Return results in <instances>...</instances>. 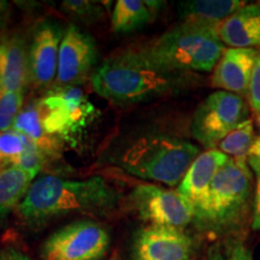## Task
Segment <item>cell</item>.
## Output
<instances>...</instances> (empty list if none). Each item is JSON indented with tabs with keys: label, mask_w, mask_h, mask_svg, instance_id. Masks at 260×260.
Listing matches in <instances>:
<instances>
[{
	"label": "cell",
	"mask_w": 260,
	"mask_h": 260,
	"mask_svg": "<svg viewBox=\"0 0 260 260\" xmlns=\"http://www.w3.org/2000/svg\"><path fill=\"white\" fill-rule=\"evenodd\" d=\"M119 199V191L103 177L67 180L46 175L32 182L23 201L16 210L25 224L38 228L51 219L71 213L112 212Z\"/></svg>",
	"instance_id": "cell-1"
},
{
	"label": "cell",
	"mask_w": 260,
	"mask_h": 260,
	"mask_svg": "<svg viewBox=\"0 0 260 260\" xmlns=\"http://www.w3.org/2000/svg\"><path fill=\"white\" fill-rule=\"evenodd\" d=\"M193 82L189 74L152 64L141 51L130 48L104 61L90 77L98 95L116 105H135L180 92Z\"/></svg>",
	"instance_id": "cell-2"
},
{
	"label": "cell",
	"mask_w": 260,
	"mask_h": 260,
	"mask_svg": "<svg viewBox=\"0 0 260 260\" xmlns=\"http://www.w3.org/2000/svg\"><path fill=\"white\" fill-rule=\"evenodd\" d=\"M199 154V147L183 139L147 134L129 142L117 162L133 176L178 187Z\"/></svg>",
	"instance_id": "cell-3"
},
{
	"label": "cell",
	"mask_w": 260,
	"mask_h": 260,
	"mask_svg": "<svg viewBox=\"0 0 260 260\" xmlns=\"http://www.w3.org/2000/svg\"><path fill=\"white\" fill-rule=\"evenodd\" d=\"M225 50L216 29L184 22L140 48L155 67L186 74L213 70Z\"/></svg>",
	"instance_id": "cell-4"
},
{
	"label": "cell",
	"mask_w": 260,
	"mask_h": 260,
	"mask_svg": "<svg viewBox=\"0 0 260 260\" xmlns=\"http://www.w3.org/2000/svg\"><path fill=\"white\" fill-rule=\"evenodd\" d=\"M253 172L247 159L230 158L211 183L209 203L199 226L212 232H229L247 213L252 194Z\"/></svg>",
	"instance_id": "cell-5"
},
{
	"label": "cell",
	"mask_w": 260,
	"mask_h": 260,
	"mask_svg": "<svg viewBox=\"0 0 260 260\" xmlns=\"http://www.w3.org/2000/svg\"><path fill=\"white\" fill-rule=\"evenodd\" d=\"M37 100L46 132L71 147L95 117V106L79 87L53 86Z\"/></svg>",
	"instance_id": "cell-6"
},
{
	"label": "cell",
	"mask_w": 260,
	"mask_h": 260,
	"mask_svg": "<svg viewBox=\"0 0 260 260\" xmlns=\"http://www.w3.org/2000/svg\"><path fill=\"white\" fill-rule=\"evenodd\" d=\"M249 110L242 96L217 90L211 93L194 112L191 136L206 149H216L228 134L247 121Z\"/></svg>",
	"instance_id": "cell-7"
},
{
	"label": "cell",
	"mask_w": 260,
	"mask_h": 260,
	"mask_svg": "<svg viewBox=\"0 0 260 260\" xmlns=\"http://www.w3.org/2000/svg\"><path fill=\"white\" fill-rule=\"evenodd\" d=\"M110 234L94 220H76L51 234L42 243V260H102L110 248Z\"/></svg>",
	"instance_id": "cell-8"
},
{
	"label": "cell",
	"mask_w": 260,
	"mask_h": 260,
	"mask_svg": "<svg viewBox=\"0 0 260 260\" xmlns=\"http://www.w3.org/2000/svg\"><path fill=\"white\" fill-rule=\"evenodd\" d=\"M129 201L139 218L151 225L183 229L195 219L193 206L177 189L141 183L130 193Z\"/></svg>",
	"instance_id": "cell-9"
},
{
	"label": "cell",
	"mask_w": 260,
	"mask_h": 260,
	"mask_svg": "<svg viewBox=\"0 0 260 260\" xmlns=\"http://www.w3.org/2000/svg\"><path fill=\"white\" fill-rule=\"evenodd\" d=\"M98 51L88 32L71 24L65 29L58 57V70L54 86L77 87L89 79L96 63Z\"/></svg>",
	"instance_id": "cell-10"
},
{
	"label": "cell",
	"mask_w": 260,
	"mask_h": 260,
	"mask_svg": "<svg viewBox=\"0 0 260 260\" xmlns=\"http://www.w3.org/2000/svg\"><path fill=\"white\" fill-rule=\"evenodd\" d=\"M193 239L182 229L148 225L136 233L133 241V260H191Z\"/></svg>",
	"instance_id": "cell-11"
},
{
	"label": "cell",
	"mask_w": 260,
	"mask_h": 260,
	"mask_svg": "<svg viewBox=\"0 0 260 260\" xmlns=\"http://www.w3.org/2000/svg\"><path fill=\"white\" fill-rule=\"evenodd\" d=\"M65 30L53 22L38 24L28 47L29 84L42 89L56 82L59 48Z\"/></svg>",
	"instance_id": "cell-12"
},
{
	"label": "cell",
	"mask_w": 260,
	"mask_h": 260,
	"mask_svg": "<svg viewBox=\"0 0 260 260\" xmlns=\"http://www.w3.org/2000/svg\"><path fill=\"white\" fill-rule=\"evenodd\" d=\"M229 159L218 149H207L198 155L183 180L178 184L177 190L189 201L194 209V223L199 225L203 220L209 203L211 183L217 171Z\"/></svg>",
	"instance_id": "cell-13"
},
{
	"label": "cell",
	"mask_w": 260,
	"mask_h": 260,
	"mask_svg": "<svg viewBox=\"0 0 260 260\" xmlns=\"http://www.w3.org/2000/svg\"><path fill=\"white\" fill-rule=\"evenodd\" d=\"M259 53L258 48H226L213 69L212 87L242 98L247 95Z\"/></svg>",
	"instance_id": "cell-14"
},
{
	"label": "cell",
	"mask_w": 260,
	"mask_h": 260,
	"mask_svg": "<svg viewBox=\"0 0 260 260\" xmlns=\"http://www.w3.org/2000/svg\"><path fill=\"white\" fill-rule=\"evenodd\" d=\"M29 84L28 46L18 34L0 40V89L24 92Z\"/></svg>",
	"instance_id": "cell-15"
},
{
	"label": "cell",
	"mask_w": 260,
	"mask_h": 260,
	"mask_svg": "<svg viewBox=\"0 0 260 260\" xmlns=\"http://www.w3.org/2000/svg\"><path fill=\"white\" fill-rule=\"evenodd\" d=\"M219 40L229 48L260 47V5L246 4L222 22L217 29Z\"/></svg>",
	"instance_id": "cell-16"
},
{
	"label": "cell",
	"mask_w": 260,
	"mask_h": 260,
	"mask_svg": "<svg viewBox=\"0 0 260 260\" xmlns=\"http://www.w3.org/2000/svg\"><path fill=\"white\" fill-rule=\"evenodd\" d=\"M247 4L241 0H189L178 4V15L182 22L218 29L237 10Z\"/></svg>",
	"instance_id": "cell-17"
},
{
	"label": "cell",
	"mask_w": 260,
	"mask_h": 260,
	"mask_svg": "<svg viewBox=\"0 0 260 260\" xmlns=\"http://www.w3.org/2000/svg\"><path fill=\"white\" fill-rule=\"evenodd\" d=\"M12 130L24 135L25 138L40 149L46 160H54L60 157L64 144L57 138L48 134L42 123V117L38 100H34L23 107L16 119Z\"/></svg>",
	"instance_id": "cell-18"
},
{
	"label": "cell",
	"mask_w": 260,
	"mask_h": 260,
	"mask_svg": "<svg viewBox=\"0 0 260 260\" xmlns=\"http://www.w3.org/2000/svg\"><path fill=\"white\" fill-rule=\"evenodd\" d=\"M40 149L16 130L0 132V167H19L39 171L46 165Z\"/></svg>",
	"instance_id": "cell-19"
},
{
	"label": "cell",
	"mask_w": 260,
	"mask_h": 260,
	"mask_svg": "<svg viewBox=\"0 0 260 260\" xmlns=\"http://www.w3.org/2000/svg\"><path fill=\"white\" fill-rule=\"evenodd\" d=\"M39 171L19 167H0V218L17 209L23 201Z\"/></svg>",
	"instance_id": "cell-20"
},
{
	"label": "cell",
	"mask_w": 260,
	"mask_h": 260,
	"mask_svg": "<svg viewBox=\"0 0 260 260\" xmlns=\"http://www.w3.org/2000/svg\"><path fill=\"white\" fill-rule=\"evenodd\" d=\"M161 4L149 0H118L111 17L112 31L128 34L144 28L153 19Z\"/></svg>",
	"instance_id": "cell-21"
},
{
	"label": "cell",
	"mask_w": 260,
	"mask_h": 260,
	"mask_svg": "<svg viewBox=\"0 0 260 260\" xmlns=\"http://www.w3.org/2000/svg\"><path fill=\"white\" fill-rule=\"evenodd\" d=\"M254 128H253L252 119H247L242 122L237 128L228 134L219 142L216 149L226 154L228 157L235 159H247L248 151L254 140Z\"/></svg>",
	"instance_id": "cell-22"
},
{
	"label": "cell",
	"mask_w": 260,
	"mask_h": 260,
	"mask_svg": "<svg viewBox=\"0 0 260 260\" xmlns=\"http://www.w3.org/2000/svg\"><path fill=\"white\" fill-rule=\"evenodd\" d=\"M24 107V92L0 89V132H9Z\"/></svg>",
	"instance_id": "cell-23"
},
{
	"label": "cell",
	"mask_w": 260,
	"mask_h": 260,
	"mask_svg": "<svg viewBox=\"0 0 260 260\" xmlns=\"http://www.w3.org/2000/svg\"><path fill=\"white\" fill-rule=\"evenodd\" d=\"M206 260H253V256L242 240L228 239L211 247Z\"/></svg>",
	"instance_id": "cell-24"
},
{
	"label": "cell",
	"mask_w": 260,
	"mask_h": 260,
	"mask_svg": "<svg viewBox=\"0 0 260 260\" xmlns=\"http://www.w3.org/2000/svg\"><path fill=\"white\" fill-rule=\"evenodd\" d=\"M102 4L88 0H65L60 6L65 14L77 21L95 22L104 16Z\"/></svg>",
	"instance_id": "cell-25"
},
{
	"label": "cell",
	"mask_w": 260,
	"mask_h": 260,
	"mask_svg": "<svg viewBox=\"0 0 260 260\" xmlns=\"http://www.w3.org/2000/svg\"><path fill=\"white\" fill-rule=\"evenodd\" d=\"M249 168L253 172L255 180L254 200H253L252 228L253 230H260V159L248 157L247 158Z\"/></svg>",
	"instance_id": "cell-26"
},
{
	"label": "cell",
	"mask_w": 260,
	"mask_h": 260,
	"mask_svg": "<svg viewBox=\"0 0 260 260\" xmlns=\"http://www.w3.org/2000/svg\"><path fill=\"white\" fill-rule=\"evenodd\" d=\"M247 96L252 111L260 115V53L253 68Z\"/></svg>",
	"instance_id": "cell-27"
},
{
	"label": "cell",
	"mask_w": 260,
	"mask_h": 260,
	"mask_svg": "<svg viewBox=\"0 0 260 260\" xmlns=\"http://www.w3.org/2000/svg\"><path fill=\"white\" fill-rule=\"evenodd\" d=\"M0 260H30L28 255L15 248H8L0 252Z\"/></svg>",
	"instance_id": "cell-28"
},
{
	"label": "cell",
	"mask_w": 260,
	"mask_h": 260,
	"mask_svg": "<svg viewBox=\"0 0 260 260\" xmlns=\"http://www.w3.org/2000/svg\"><path fill=\"white\" fill-rule=\"evenodd\" d=\"M10 12H11V6L9 3L0 0V29H4L8 24Z\"/></svg>",
	"instance_id": "cell-29"
},
{
	"label": "cell",
	"mask_w": 260,
	"mask_h": 260,
	"mask_svg": "<svg viewBox=\"0 0 260 260\" xmlns=\"http://www.w3.org/2000/svg\"><path fill=\"white\" fill-rule=\"evenodd\" d=\"M248 157L260 159V136H255L254 140H253L251 148L248 151Z\"/></svg>",
	"instance_id": "cell-30"
},
{
	"label": "cell",
	"mask_w": 260,
	"mask_h": 260,
	"mask_svg": "<svg viewBox=\"0 0 260 260\" xmlns=\"http://www.w3.org/2000/svg\"><path fill=\"white\" fill-rule=\"evenodd\" d=\"M109 260H119L118 256H112V258H110Z\"/></svg>",
	"instance_id": "cell-31"
},
{
	"label": "cell",
	"mask_w": 260,
	"mask_h": 260,
	"mask_svg": "<svg viewBox=\"0 0 260 260\" xmlns=\"http://www.w3.org/2000/svg\"><path fill=\"white\" fill-rule=\"evenodd\" d=\"M258 125H259V128H260V116L258 117Z\"/></svg>",
	"instance_id": "cell-32"
}]
</instances>
